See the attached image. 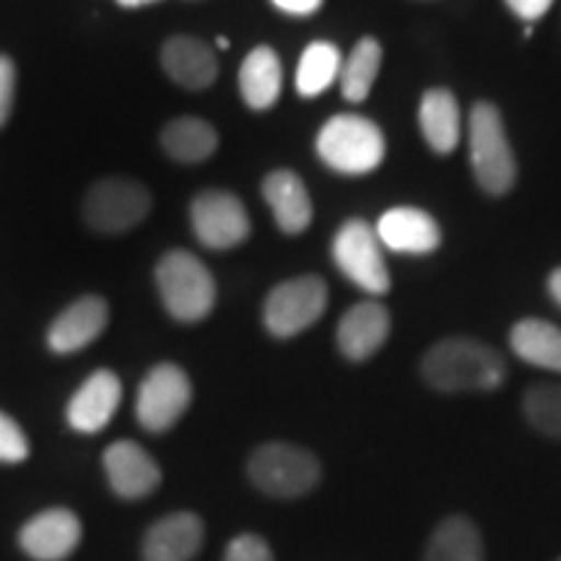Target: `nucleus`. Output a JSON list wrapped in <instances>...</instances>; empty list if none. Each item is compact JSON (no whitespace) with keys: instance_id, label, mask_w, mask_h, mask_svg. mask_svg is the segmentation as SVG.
Returning a JSON list of instances; mask_svg holds the SVG:
<instances>
[{"instance_id":"25","label":"nucleus","mask_w":561,"mask_h":561,"mask_svg":"<svg viewBox=\"0 0 561 561\" xmlns=\"http://www.w3.org/2000/svg\"><path fill=\"white\" fill-rule=\"evenodd\" d=\"M341 50L331 42H312L301 53L297 68V91L301 96H318L341 76Z\"/></svg>"},{"instance_id":"18","label":"nucleus","mask_w":561,"mask_h":561,"mask_svg":"<svg viewBox=\"0 0 561 561\" xmlns=\"http://www.w3.org/2000/svg\"><path fill=\"white\" fill-rule=\"evenodd\" d=\"M377 237L385 248L409 255H424L439 248V227L419 208H392L377 221Z\"/></svg>"},{"instance_id":"7","label":"nucleus","mask_w":561,"mask_h":561,"mask_svg":"<svg viewBox=\"0 0 561 561\" xmlns=\"http://www.w3.org/2000/svg\"><path fill=\"white\" fill-rule=\"evenodd\" d=\"M328 307V286L320 276H299L284 280L268 294L263 322L276 339H291L314 325Z\"/></svg>"},{"instance_id":"36","label":"nucleus","mask_w":561,"mask_h":561,"mask_svg":"<svg viewBox=\"0 0 561 561\" xmlns=\"http://www.w3.org/2000/svg\"><path fill=\"white\" fill-rule=\"evenodd\" d=\"M559 561H561V559H559Z\"/></svg>"},{"instance_id":"29","label":"nucleus","mask_w":561,"mask_h":561,"mask_svg":"<svg viewBox=\"0 0 561 561\" xmlns=\"http://www.w3.org/2000/svg\"><path fill=\"white\" fill-rule=\"evenodd\" d=\"M224 561H273V551L261 536L242 533V536H237L234 541L227 546Z\"/></svg>"},{"instance_id":"5","label":"nucleus","mask_w":561,"mask_h":561,"mask_svg":"<svg viewBox=\"0 0 561 561\" xmlns=\"http://www.w3.org/2000/svg\"><path fill=\"white\" fill-rule=\"evenodd\" d=\"M471 164L483 191L502 195L515 182V157L500 110L481 102L471 112Z\"/></svg>"},{"instance_id":"9","label":"nucleus","mask_w":561,"mask_h":561,"mask_svg":"<svg viewBox=\"0 0 561 561\" xmlns=\"http://www.w3.org/2000/svg\"><path fill=\"white\" fill-rule=\"evenodd\" d=\"M333 261L351 284L369 294L390 289V273L385 268L380 237L367 221L351 219L343 224L333 240Z\"/></svg>"},{"instance_id":"28","label":"nucleus","mask_w":561,"mask_h":561,"mask_svg":"<svg viewBox=\"0 0 561 561\" xmlns=\"http://www.w3.org/2000/svg\"><path fill=\"white\" fill-rule=\"evenodd\" d=\"M30 458V442L9 413L0 411V462H21Z\"/></svg>"},{"instance_id":"32","label":"nucleus","mask_w":561,"mask_h":561,"mask_svg":"<svg viewBox=\"0 0 561 561\" xmlns=\"http://www.w3.org/2000/svg\"><path fill=\"white\" fill-rule=\"evenodd\" d=\"M278 11L291 13V16H310L322 5V0H271Z\"/></svg>"},{"instance_id":"22","label":"nucleus","mask_w":561,"mask_h":561,"mask_svg":"<svg viewBox=\"0 0 561 561\" xmlns=\"http://www.w3.org/2000/svg\"><path fill=\"white\" fill-rule=\"evenodd\" d=\"M161 146L172 159L185 161V164H198V161H206L210 153L219 149V133L201 117L185 115L161 130Z\"/></svg>"},{"instance_id":"34","label":"nucleus","mask_w":561,"mask_h":561,"mask_svg":"<svg viewBox=\"0 0 561 561\" xmlns=\"http://www.w3.org/2000/svg\"><path fill=\"white\" fill-rule=\"evenodd\" d=\"M117 3H121L123 9H140V5L157 3V0H117Z\"/></svg>"},{"instance_id":"27","label":"nucleus","mask_w":561,"mask_h":561,"mask_svg":"<svg viewBox=\"0 0 561 561\" xmlns=\"http://www.w3.org/2000/svg\"><path fill=\"white\" fill-rule=\"evenodd\" d=\"M525 416L538 432L561 439V385H536L525 396Z\"/></svg>"},{"instance_id":"1","label":"nucleus","mask_w":561,"mask_h":561,"mask_svg":"<svg viewBox=\"0 0 561 561\" xmlns=\"http://www.w3.org/2000/svg\"><path fill=\"white\" fill-rule=\"evenodd\" d=\"M421 371L442 392L494 390L504 382V359L481 341L447 339L426 351Z\"/></svg>"},{"instance_id":"23","label":"nucleus","mask_w":561,"mask_h":561,"mask_svg":"<svg viewBox=\"0 0 561 561\" xmlns=\"http://www.w3.org/2000/svg\"><path fill=\"white\" fill-rule=\"evenodd\" d=\"M512 351L536 367L561 371V331L546 320H523L512 328Z\"/></svg>"},{"instance_id":"14","label":"nucleus","mask_w":561,"mask_h":561,"mask_svg":"<svg viewBox=\"0 0 561 561\" xmlns=\"http://www.w3.org/2000/svg\"><path fill=\"white\" fill-rule=\"evenodd\" d=\"M110 320L107 301L102 297H81L60 312L47 331V346L55 354H76L104 333Z\"/></svg>"},{"instance_id":"11","label":"nucleus","mask_w":561,"mask_h":561,"mask_svg":"<svg viewBox=\"0 0 561 561\" xmlns=\"http://www.w3.org/2000/svg\"><path fill=\"white\" fill-rule=\"evenodd\" d=\"M81 520L70 510L55 507L34 515L19 533V546L34 561H66L79 549Z\"/></svg>"},{"instance_id":"6","label":"nucleus","mask_w":561,"mask_h":561,"mask_svg":"<svg viewBox=\"0 0 561 561\" xmlns=\"http://www.w3.org/2000/svg\"><path fill=\"white\" fill-rule=\"evenodd\" d=\"M151 193L130 178L94 182L83 198V219L102 234H123L149 216Z\"/></svg>"},{"instance_id":"16","label":"nucleus","mask_w":561,"mask_h":561,"mask_svg":"<svg viewBox=\"0 0 561 561\" xmlns=\"http://www.w3.org/2000/svg\"><path fill=\"white\" fill-rule=\"evenodd\" d=\"M161 66L174 83L191 91L208 89L219 76V62H216L214 50L206 42L187 37V34H178V37L164 42Z\"/></svg>"},{"instance_id":"20","label":"nucleus","mask_w":561,"mask_h":561,"mask_svg":"<svg viewBox=\"0 0 561 561\" xmlns=\"http://www.w3.org/2000/svg\"><path fill=\"white\" fill-rule=\"evenodd\" d=\"M284 87V68L271 47H255L240 68L242 100L252 110H268L278 102Z\"/></svg>"},{"instance_id":"21","label":"nucleus","mask_w":561,"mask_h":561,"mask_svg":"<svg viewBox=\"0 0 561 561\" xmlns=\"http://www.w3.org/2000/svg\"><path fill=\"white\" fill-rule=\"evenodd\" d=\"M421 133L437 153H450L460 140V110L447 89L426 91L419 110Z\"/></svg>"},{"instance_id":"8","label":"nucleus","mask_w":561,"mask_h":561,"mask_svg":"<svg viewBox=\"0 0 561 561\" xmlns=\"http://www.w3.org/2000/svg\"><path fill=\"white\" fill-rule=\"evenodd\" d=\"M191 401V377L178 364H157L138 388L136 419L144 430L161 434L178 424Z\"/></svg>"},{"instance_id":"12","label":"nucleus","mask_w":561,"mask_h":561,"mask_svg":"<svg viewBox=\"0 0 561 561\" xmlns=\"http://www.w3.org/2000/svg\"><path fill=\"white\" fill-rule=\"evenodd\" d=\"M123 398V385L115 371L96 369L87 382L70 398L66 419L70 430L81 434H96L110 424Z\"/></svg>"},{"instance_id":"30","label":"nucleus","mask_w":561,"mask_h":561,"mask_svg":"<svg viewBox=\"0 0 561 561\" xmlns=\"http://www.w3.org/2000/svg\"><path fill=\"white\" fill-rule=\"evenodd\" d=\"M13 96H16V66L11 58L0 55V128L9 123Z\"/></svg>"},{"instance_id":"10","label":"nucleus","mask_w":561,"mask_h":561,"mask_svg":"<svg viewBox=\"0 0 561 561\" xmlns=\"http://www.w3.org/2000/svg\"><path fill=\"white\" fill-rule=\"evenodd\" d=\"M191 224L203 248L229 250L248 240L250 216L237 195L224 191H206L195 195L191 206Z\"/></svg>"},{"instance_id":"19","label":"nucleus","mask_w":561,"mask_h":561,"mask_svg":"<svg viewBox=\"0 0 561 561\" xmlns=\"http://www.w3.org/2000/svg\"><path fill=\"white\" fill-rule=\"evenodd\" d=\"M263 198L268 203L280 231L286 234H299L310 227L312 221V201L307 193L305 182L299 174L289 170H278L265 178L263 182Z\"/></svg>"},{"instance_id":"24","label":"nucleus","mask_w":561,"mask_h":561,"mask_svg":"<svg viewBox=\"0 0 561 561\" xmlns=\"http://www.w3.org/2000/svg\"><path fill=\"white\" fill-rule=\"evenodd\" d=\"M426 561H483V543L468 517H447L426 546Z\"/></svg>"},{"instance_id":"17","label":"nucleus","mask_w":561,"mask_h":561,"mask_svg":"<svg viewBox=\"0 0 561 561\" xmlns=\"http://www.w3.org/2000/svg\"><path fill=\"white\" fill-rule=\"evenodd\" d=\"M390 333V314L377 301L351 307L339 322V348L351 362H364L377 354Z\"/></svg>"},{"instance_id":"15","label":"nucleus","mask_w":561,"mask_h":561,"mask_svg":"<svg viewBox=\"0 0 561 561\" xmlns=\"http://www.w3.org/2000/svg\"><path fill=\"white\" fill-rule=\"evenodd\" d=\"M203 546V523L193 512H174L153 523L144 538V561H193Z\"/></svg>"},{"instance_id":"13","label":"nucleus","mask_w":561,"mask_h":561,"mask_svg":"<svg viewBox=\"0 0 561 561\" xmlns=\"http://www.w3.org/2000/svg\"><path fill=\"white\" fill-rule=\"evenodd\" d=\"M104 471L112 491L123 500H144L159 486L161 471L157 460L151 458L136 442H115L104 453Z\"/></svg>"},{"instance_id":"33","label":"nucleus","mask_w":561,"mask_h":561,"mask_svg":"<svg viewBox=\"0 0 561 561\" xmlns=\"http://www.w3.org/2000/svg\"><path fill=\"white\" fill-rule=\"evenodd\" d=\"M549 289H551V297L561 305V268L553 271V276L549 280Z\"/></svg>"},{"instance_id":"35","label":"nucleus","mask_w":561,"mask_h":561,"mask_svg":"<svg viewBox=\"0 0 561 561\" xmlns=\"http://www.w3.org/2000/svg\"><path fill=\"white\" fill-rule=\"evenodd\" d=\"M216 45H219L221 50H227V47H229V39H227V37H219V39H216Z\"/></svg>"},{"instance_id":"4","label":"nucleus","mask_w":561,"mask_h":561,"mask_svg":"<svg viewBox=\"0 0 561 561\" xmlns=\"http://www.w3.org/2000/svg\"><path fill=\"white\" fill-rule=\"evenodd\" d=\"M248 473L252 483L268 496L294 500L318 486L320 462L312 453L301 450L297 445L271 442L252 453Z\"/></svg>"},{"instance_id":"31","label":"nucleus","mask_w":561,"mask_h":561,"mask_svg":"<svg viewBox=\"0 0 561 561\" xmlns=\"http://www.w3.org/2000/svg\"><path fill=\"white\" fill-rule=\"evenodd\" d=\"M553 0H507V5L517 16L525 21H538L541 16H546V11L551 9Z\"/></svg>"},{"instance_id":"3","label":"nucleus","mask_w":561,"mask_h":561,"mask_svg":"<svg viewBox=\"0 0 561 561\" xmlns=\"http://www.w3.org/2000/svg\"><path fill=\"white\" fill-rule=\"evenodd\" d=\"M318 153L341 174H367L382 164L385 138L375 123L362 115H335L318 133Z\"/></svg>"},{"instance_id":"2","label":"nucleus","mask_w":561,"mask_h":561,"mask_svg":"<svg viewBox=\"0 0 561 561\" xmlns=\"http://www.w3.org/2000/svg\"><path fill=\"white\" fill-rule=\"evenodd\" d=\"M157 289L167 312L180 322L206 320L216 305L210 271L193 252L172 250L157 265Z\"/></svg>"},{"instance_id":"26","label":"nucleus","mask_w":561,"mask_h":561,"mask_svg":"<svg viewBox=\"0 0 561 561\" xmlns=\"http://www.w3.org/2000/svg\"><path fill=\"white\" fill-rule=\"evenodd\" d=\"M382 62V47L377 39H362L348 55V60L341 68V91L348 102H364L367 100L371 83H375L377 73H380Z\"/></svg>"}]
</instances>
